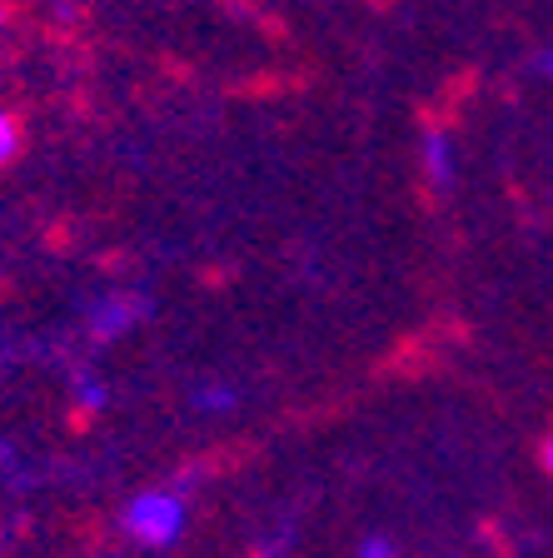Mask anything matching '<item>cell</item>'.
Segmentation results:
<instances>
[{"label":"cell","instance_id":"4","mask_svg":"<svg viewBox=\"0 0 553 558\" xmlns=\"http://www.w3.org/2000/svg\"><path fill=\"white\" fill-rule=\"evenodd\" d=\"M15 155H21V125L11 110H0V165H11Z\"/></svg>","mask_w":553,"mask_h":558},{"label":"cell","instance_id":"5","mask_svg":"<svg viewBox=\"0 0 553 558\" xmlns=\"http://www.w3.org/2000/svg\"><path fill=\"white\" fill-rule=\"evenodd\" d=\"M359 558H394V544L389 538H364V544H359Z\"/></svg>","mask_w":553,"mask_h":558},{"label":"cell","instance_id":"7","mask_svg":"<svg viewBox=\"0 0 553 558\" xmlns=\"http://www.w3.org/2000/svg\"><path fill=\"white\" fill-rule=\"evenodd\" d=\"M5 21H11V11H5V5H0V25H5Z\"/></svg>","mask_w":553,"mask_h":558},{"label":"cell","instance_id":"6","mask_svg":"<svg viewBox=\"0 0 553 558\" xmlns=\"http://www.w3.org/2000/svg\"><path fill=\"white\" fill-rule=\"evenodd\" d=\"M543 469H549V474H553V434H549V439H543Z\"/></svg>","mask_w":553,"mask_h":558},{"label":"cell","instance_id":"1","mask_svg":"<svg viewBox=\"0 0 553 558\" xmlns=\"http://www.w3.org/2000/svg\"><path fill=\"white\" fill-rule=\"evenodd\" d=\"M180 529H184V504L175 499V494H160V488H155V494H140L125 509V534L140 538L145 548L175 544Z\"/></svg>","mask_w":553,"mask_h":558},{"label":"cell","instance_id":"3","mask_svg":"<svg viewBox=\"0 0 553 558\" xmlns=\"http://www.w3.org/2000/svg\"><path fill=\"white\" fill-rule=\"evenodd\" d=\"M424 160H429V180H434V185H449V174H454L449 140H444V135H434V130H429V135H424Z\"/></svg>","mask_w":553,"mask_h":558},{"label":"cell","instance_id":"2","mask_svg":"<svg viewBox=\"0 0 553 558\" xmlns=\"http://www.w3.org/2000/svg\"><path fill=\"white\" fill-rule=\"evenodd\" d=\"M145 310H151V304L140 300V294H110V300H100V304H95V314H91L95 339H116V335H125V329L135 325V319H140Z\"/></svg>","mask_w":553,"mask_h":558}]
</instances>
